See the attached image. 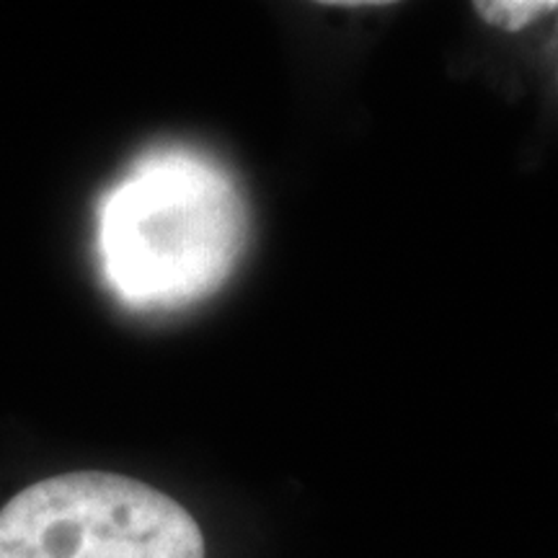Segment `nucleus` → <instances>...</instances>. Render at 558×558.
I'll return each mask as SVG.
<instances>
[{"mask_svg":"<svg viewBox=\"0 0 558 558\" xmlns=\"http://www.w3.org/2000/svg\"><path fill=\"white\" fill-rule=\"evenodd\" d=\"M246 241L233 179L194 150L148 153L107 194L99 248L111 290L137 311H166L218 290Z\"/></svg>","mask_w":558,"mask_h":558,"instance_id":"obj_1","label":"nucleus"},{"mask_svg":"<svg viewBox=\"0 0 558 558\" xmlns=\"http://www.w3.org/2000/svg\"><path fill=\"white\" fill-rule=\"evenodd\" d=\"M0 558H205L190 512L143 481L75 471L0 509Z\"/></svg>","mask_w":558,"mask_h":558,"instance_id":"obj_2","label":"nucleus"},{"mask_svg":"<svg viewBox=\"0 0 558 558\" xmlns=\"http://www.w3.org/2000/svg\"><path fill=\"white\" fill-rule=\"evenodd\" d=\"M558 5L554 0H486V3H473V11L478 13L486 24L497 26L505 32H520L548 13H554Z\"/></svg>","mask_w":558,"mask_h":558,"instance_id":"obj_3","label":"nucleus"},{"mask_svg":"<svg viewBox=\"0 0 558 558\" xmlns=\"http://www.w3.org/2000/svg\"><path fill=\"white\" fill-rule=\"evenodd\" d=\"M324 5H337V9H380L388 5L386 0H329Z\"/></svg>","mask_w":558,"mask_h":558,"instance_id":"obj_4","label":"nucleus"}]
</instances>
